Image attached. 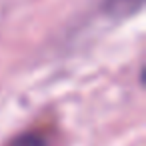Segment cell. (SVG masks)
I'll return each mask as SVG.
<instances>
[{"label": "cell", "mask_w": 146, "mask_h": 146, "mask_svg": "<svg viewBox=\"0 0 146 146\" xmlns=\"http://www.w3.org/2000/svg\"><path fill=\"white\" fill-rule=\"evenodd\" d=\"M144 4V0H104V8L114 18L134 16Z\"/></svg>", "instance_id": "obj_1"}, {"label": "cell", "mask_w": 146, "mask_h": 146, "mask_svg": "<svg viewBox=\"0 0 146 146\" xmlns=\"http://www.w3.org/2000/svg\"><path fill=\"white\" fill-rule=\"evenodd\" d=\"M8 146H48V140L40 134L28 132V134H22V136L14 138Z\"/></svg>", "instance_id": "obj_2"}]
</instances>
